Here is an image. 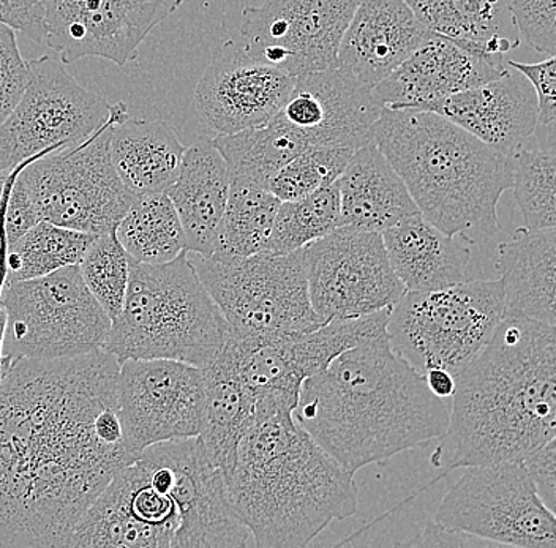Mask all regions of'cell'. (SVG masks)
I'll return each instance as SVG.
<instances>
[{"label": "cell", "mask_w": 556, "mask_h": 548, "mask_svg": "<svg viewBox=\"0 0 556 548\" xmlns=\"http://www.w3.org/2000/svg\"><path fill=\"white\" fill-rule=\"evenodd\" d=\"M426 378L427 387L437 397L451 400L455 392V377L444 369H429L424 373Z\"/></svg>", "instance_id": "cell-45"}, {"label": "cell", "mask_w": 556, "mask_h": 548, "mask_svg": "<svg viewBox=\"0 0 556 548\" xmlns=\"http://www.w3.org/2000/svg\"><path fill=\"white\" fill-rule=\"evenodd\" d=\"M507 68L500 55L430 30L426 40L374 90L378 102L389 110L433 111L447 97L493 81Z\"/></svg>", "instance_id": "cell-21"}, {"label": "cell", "mask_w": 556, "mask_h": 548, "mask_svg": "<svg viewBox=\"0 0 556 548\" xmlns=\"http://www.w3.org/2000/svg\"><path fill=\"white\" fill-rule=\"evenodd\" d=\"M119 369L104 349L13 360L0 383V547L64 548L93 499L138 456L97 433L100 412L116 405Z\"/></svg>", "instance_id": "cell-1"}, {"label": "cell", "mask_w": 556, "mask_h": 548, "mask_svg": "<svg viewBox=\"0 0 556 548\" xmlns=\"http://www.w3.org/2000/svg\"><path fill=\"white\" fill-rule=\"evenodd\" d=\"M29 82V64L17 48L16 33L0 24V125L15 110Z\"/></svg>", "instance_id": "cell-40"}, {"label": "cell", "mask_w": 556, "mask_h": 548, "mask_svg": "<svg viewBox=\"0 0 556 548\" xmlns=\"http://www.w3.org/2000/svg\"><path fill=\"white\" fill-rule=\"evenodd\" d=\"M433 113L514 157L538 128V100L525 76L507 68L485 85L447 97Z\"/></svg>", "instance_id": "cell-22"}, {"label": "cell", "mask_w": 556, "mask_h": 548, "mask_svg": "<svg viewBox=\"0 0 556 548\" xmlns=\"http://www.w3.org/2000/svg\"><path fill=\"white\" fill-rule=\"evenodd\" d=\"M13 360L7 356L0 357V383H2L5 374L9 373L10 367H12Z\"/></svg>", "instance_id": "cell-46"}, {"label": "cell", "mask_w": 556, "mask_h": 548, "mask_svg": "<svg viewBox=\"0 0 556 548\" xmlns=\"http://www.w3.org/2000/svg\"><path fill=\"white\" fill-rule=\"evenodd\" d=\"M97 234L40 220L7 250V283L38 279L78 266Z\"/></svg>", "instance_id": "cell-34"}, {"label": "cell", "mask_w": 556, "mask_h": 548, "mask_svg": "<svg viewBox=\"0 0 556 548\" xmlns=\"http://www.w3.org/2000/svg\"><path fill=\"white\" fill-rule=\"evenodd\" d=\"M78 266L87 290L108 317H117L130 282L131 258L117 241L116 232L97 235Z\"/></svg>", "instance_id": "cell-37"}, {"label": "cell", "mask_w": 556, "mask_h": 548, "mask_svg": "<svg viewBox=\"0 0 556 548\" xmlns=\"http://www.w3.org/2000/svg\"><path fill=\"white\" fill-rule=\"evenodd\" d=\"M429 34L405 0H361L340 41L337 67L375 88Z\"/></svg>", "instance_id": "cell-23"}, {"label": "cell", "mask_w": 556, "mask_h": 548, "mask_svg": "<svg viewBox=\"0 0 556 548\" xmlns=\"http://www.w3.org/2000/svg\"><path fill=\"white\" fill-rule=\"evenodd\" d=\"M384 106L374 88L329 67L294 76V86L276 116L293 128L307 149H357L374 142Z\"/></svg>", "instance_id": "cell-18"}, {"label": "cell", "mask_w": 556, "mask_h": 548, "mask_svg": "<svg viewBox=\"0 0 556 548\" xmlns=\"http://www.w3.org/2000/svg\"><path fill=\"white\" fill-rule=\"evenodd\" d=\"M2 356L64 359L103 349L111 318L87 290L79 266L38 279L7 283Z\"/></svg>", "instance_id": "cell-10"}, {"label": "cell", "mask_w": 556, "mask_h": 548, "mask_svg": "<svg viewBox=\"0 0 556 548\" xmlns=\"http://www.w3.org/2000/svg\"><path fill=\"white\" fill-rule=\"evenodd\" d=\"M392 270L406 291H434L467 280L472 239L447 234L422 214L381 232Z\"/></svg>", "instance_id": "cell-24"}, {"label": "cell", "mask_w": 556, "mask_h": 548, "mask_svg": "<svg viewBox=\"0 0 556 548\" xmlns=\"http://www.w3.org/2000/svg\"><path fill=\"white\" fill-rule=\"evenodd\" d=\"M228 336L220 308L186 252L163 265L131 262L124 307L103 349L117 360L172 359L203 369Z\"/></svg>", "instance_id": "cell-6"}, {"label": "cell", "mask_w": 556, "mask_h": 548, "mask_svg": "<svg viewBox=\"0 0 556 548\" xmlns=\"http://www.w3.org/2000/svg\"><path fill=\"white\" fill-rule=\"evenodd\" d=\"M504 294V317L556 328L555 228L521 227L496 252Z\"/></svg>", "instance_id": "cell-25"}, {"label": "cell", "mask_w": 556, "mask_h": 548, "mask_svg": "<svg viewBox=\"0 0 556 548\" xmlns=\"http://www.w3.org/2000/svg\"><path fill=\"white\" fill-rule=\"evenodd\" d=\"M507 65L528 79L536 93L539 125H552L556 119V62L555 55L538 62V64H521L507 61Z\"/></svg>", "instance_id": "cell-41"}, {"label": "cell", "mask_w": 556, "mask_h": 548, "mask_svg": "<svg viewBox=\"0 0 556 548\" xmlns=\"http://www.w3.org/2000/svg\"><path fill=\"white\" fill-rule=\"evenodd\" d=\"M114 232L131 262L144 265L173 262L187 250L179 215L165 192L137 197Z\"/></svg>", "instance_id": "cell-32"}, {"label": "cell", "mask_w": 556, "mask_h": 548, "mask_svg": "<svg viewBox=\"0 0 556 548\" xmlns=\"http://www.w3.org/2000/svg\"><path fill=\"white\" fill-rule=\"evenodd\" d=\"M47 43L64 65L100 58L124 67L184 0H41Z\"/></svg>", "instance_id": "cell-17"}, {"label": "cell", "mask_w": 556, "mask_h": 548, "mask_svg": "<svg viewBox=\"0 0 556 548\" xmlns=\"http://www.w3.org/2000/svg\"><path fill=\"white\" fill-rule=\"evenodd\" d=\"M374 142L434 227L469 239L471 232H498L500 197L513 189L514 157L433 111L384 107Z\"/></svg>", "instance_id": "cell-5"}, {"label": "cell", "mask_w": 556, "mask_h": 548, "mask_svg": "<svg viewBox=\"0 0 556 548\" xmlns=\"http://www.w3.org/2000/svg\"><path fill=\"white\" fill-rule=\"evenodd\" d=\"M450 426L432 463L444 470L521 460L556 435V328L506 319L455 374Z\"/></svg>", "instance_id": "cell-3"}, {"label": "cell", "mask_w": 556, "mask_h": 548, "mask_svg": "<svg viewBox=\"0 0 556 548\" xmlns=\"http://www.w3.org/2000/svg\"><path fill=\"white\" fill-rule=\"evenodd\" d=\"M337 187L340 227L382 232L419 213L402 177L375 142L354 152Z\"/></svg>", "instance_id": "cell-27"}, {"label": "cell", "mask_w": 556, "mask_h": 548, "mask_svg": "<svg viewBox=\"0 0 556 548\" xmlns=\"http://www.w3.org/2000/svg\"><path fill=\"white\" fill-rule=\"evenodd\" d=\"M391 307L365 317L330 319L315 331L269 342L243 343L226 336L243 383L255 398V415L293 412L302 383L339 354L386 334Z\"/></svg>", "instance_id": "cell-13"}, {"label": "cell", "mask_w": 556, "mask_h": 548, "mask_svg": "<svg viewBox=\"0 0 556 548\" xmlns=\"http://www.w3.org/2000/svg\"><path fill=\"white\" fill-rule=\"evenodd\" d=\"M187 256L220 308L229 339L269 342L325 324L312 307L304 248L290 253L261 250L242 259L191 252Z\"/></svg>", "instance_id": "cell-7"}, {"label": "cell", "mask_w": 556, "mask_h": 548, "mask_svg": "<svg viewBox=\"0 0 556 548\" xmlns=\"http://www.w3.org/2000/svg\"><path fill=\"white\" fill-rule=\"evenodd\" d=\"M434 523L498 546L555 548L556 517L521 460L468 467L444 496Z\"/></svg>", "instance_id": "cell-11"}, {"label": "cell", "mask_w": 556, "mask_h": 548, "mask_svg": "<svg viewBox=\"0 0 556 548\" xmlns=\"http://www.w3.org/2000/svg\"><path fill=\"white\" fill-rule=\"evenodd\" d=\"M556 154L551 148H520L514 155L513 189L525 227H556Z\"/></svg>", "instance_id": "cell-36"}, {"label": "cell", "mask_w": 556, "mask_h": 548, "mask_svg": "<svg viewBox=\"0 0 556 548\" xmlns=\"http://www.w3.org/2000/svg\"><path fill=\"white\" fill-rule=\"evenodd\" d=\"M281 201L263 187L229 177V195L212 256L242 259L266 247Z\"/></svg>", "instance_id": "cell-33"}, {"label": "cell", "mask_w": 556, "mask_h": 548, "mask_svg": "<svg viewBox=\"0 0 556 548\" xmlns=\"http://www.w3.org/2000/svg\"><path fill=\"white\" fill-rule=\"evenodd\" d=\"M116 407L128 453L200 436L203 370L172 359L124 360L117 374Z\"/></svg>", "instance_id": "cell-15"}, {"label": "cell", "mask_w": 556, "mask_h": 548, "mask_svg": "<svg viewBox=\"0 0 556 548\" xmlns=\"http://www.w3.org/2000/svg\"><path fill=\"white\" fill-rule=\"evenodd\" d=\"M544 505L556 509V443L551 439L521 459Z\"/></svg>", "instance_id": "cell-43"}, {"label": "cell", "mask_w": 556, "mask_h": 548, "mask_svg": "<svg viewBox=\"0 0 556 548\" xmlns=\"http://www.w3.org/2000/svg\"><path fill=\"white\" fill-rule=\"evenodd\" d=\"M504 317L500 280H464L443 290L406 291L391 307L389 342L420 374H457L490 342Z\"/></svg>", "instance_id": "cell-8"}, {"label": "cell", "mask_w": 556, "mask_h": 548, "mask_svg": "<svg viewBox=\"0 0 556 548\" xmlns=\"http://www.w3.org/2000/svg\"><path fill=\"white\" fill-rule=\"evenodd\" d=\"M225 482L258 548L311 546L330 523L357 512L354 474L313 442L293 412L255 415Z\"/></svg>", "instance_id": "cell-4"}, {"label": "cell", "mask_w": 556, "mask_h": 548, "mask_svg": "<svg viewBox=\"0 0 556 548\" xmlns=\"http://www.w3.org/2000/svg\"><path fill=\"white\" fill-rule=\"evenodd\" d=\"M361 0H264L242 10L247 53L291 76L336 67Z\"/></svg>", "instance_id": "cell-16"}, {"label": "cell", "mask_w": 556, "mask_h": 548, "mask_svg": "<svg viewBox=\"0 0 556 548\" xmlns=\"http://www.w3.org/2000/svg\"><path fill=\"white\" fill-rule=\"evenodd\" d=\"M127 117V105L114 103L110 117L85 141L24 166L40 220L97 235L116 230L137 200L122 183L110 157L111 130Z\"/></svg>", "instance_id": "cell-9"}, {"label": "cell", "mask_w": 556, "mask_h": 548, "mask_svg": "<svg viewBox=\"0 0 556 548\" xmlns=\"http://www.w3.org/2000/svg\"><path fill=\"white\" fill-rule=\"evenodd\" d=\"M351 149L312 148L295 155L270 179L269 192L283 203L332 186L353 158Z\"/></svg>", "instance_id": "cell-38"}, {"label": "cell", "mask_w": 556, "mask_h": 548, "mask_svg": "<svg viewBox=\"0 0 556 548\" xmlns=\"http://www.w3.org/2000/svg\"><path fill=\"white\" fill-rule=\"evenodd\" d=\"M416 18L440 34L504 58L520 47L510 16L513 0H405Z\"/></svg>", "instance_id": "cell-30"}, {"label": "cell", "mask_w": 556, "mask_h": 548, "mask_svg": "<svg viewBox=\"0 0 556 548\" xmlns=\"http://www.w3.org/2000/svg\"><path fill=\"white\" fill-rule=\"evenodd\" d=\"M339 227L340 196L336 182L311 195L280 203L264 250L276 253L295 252L316 239L325 238Z\"/></svg>", "instance_id": "cell-35"}, {"label": "cell", "mask_w": 556, "mask_h": 548, "mask_svg": "<svg viewBox=\"0 0 556 548\" xmlns=\"http://www.w3.org/2000/svg\"><path fill=\"white\" fill-rule=\"evenodd\" d=\"M293 86L294 76L256 61L243 43L225 41L194 89V111L208 130L238 133L269 123Z\"/></svg>", "instance_id": "cell-19"}, {"label": "cell", "mask_w": 556, "mask_h": 548, "mask_svg": "<svg viewBox=\"0 0 556 548\" xmlns=\"http://www.w3.org/2000/svg\"><path fill=\"white\" fill-rule=\"evenodd\" d=\"M212 141L225 158L231 179L245 180L267 190L270 179L288 162L307 151L302 138L277 116L238 133L217 135Z\"/></svg>", "instance_id": "cell-31"}, {"label": "cell", "mask_w": 556, "mask_h": 548, "mask_svg": "<svg viewBox=\"0 0 556 548\" xmlns=\"http://www.w3.org/2000/svg\"><path fill=\"white\" fill-rule=\"evenodd\" d=\"M166 195L179 215L187 252L211 256L229 195V169L214 141L201 138L186 149Z\"/></svg>", "instance_id": "cell-26"}, {"label": "cell", "mask_w": 556, "mask_h": 548, "mask_svg": "<svg viewBox=\"0 0 556 548\" xmlns=\"http://www.w3.org/2000/svg\"><path fill=\"white\" fill-rule=\"evenodd\" d=\"M27 163L29 162L21 163L12 169H0V221L5 217L7 209H9L17 189H20L21 180H23L21 173H23Z\"/></svg>", "instance_id": "cell-44"}, {"label": "cell", "mask_w": 556, "mask_h": 548, "mask_svg": "<svg viewBox=\"0 0 556 548\" xmlns=\"http://www.w3.org/2000/svg\"><path fill=\"white\" fill-rule=\"evenodd\" d=\"M0 24L12 27L15 33L43 43L47 36L45 10L41 0H0Z\"/></svg>", "instance_id": "cell-42"}, {"label": "cell", "mask_w": 556, "mask_h": 548, "mask_svg": "<svg viewBox=\"0 0 556 548\" xmlns=\"http://www.w3.org/2000/svg\"><path fill=\"white\" fill-rule=\"evenodd\" d=\"M510 16L533 50L548 58L556 54V0H513Z\"/></svg>", "instance_id": "cell-39"}, {"label": "cell", "mask_w": 556, "mask_h": 548, "mask_svg": "<svg viewBox=\"0 0 556 548\" xmlns=\"http://www.w3.org/2000/svg\"><path fill=\"white\" fill-rule=\"evenodd\" d=\"M156 444L172 468L169 495L179 513L172 548L249 546L252 534L232 508L224 473L200 436Z\"/></svg>", "instance_id": "cell-20"}, {"label": "cell", "mask_w": 556, "mask_h": 548, "mask_svg": "<svg viewBox=\"0 0 556 548\" xmlns=\"http://www.w3.org/2000/svg\"><path fill=\"white\" fill-rule=\"evenodd\" d=\"M304 258L312 307L325 322L384 310L406 293L381 232L339 227L305 245Z\"/></svg>", "instance_id": "cell-14"}, {"label": "cell", "mask_w": 556, "mask_h": 548, "mask_svg": "<svg viewBox=\"0 0 556 548\" xmlns=\"http://www.w3.org/2000/svg\"><path fill=\"white\" fill-rule=\"evenodd\" d=\"M451 405L427 387L388 332L339 354L299 392L293 418L351 474L446 435Z\"/></svg>", "instance_id": "cell-2"}, {"label": "cell", "mask_w": 556, "mask_h": 548, "mask_svg": "<svg viewBox=\"0 0 556 548\" xmlns=\"http://www.w3.org/2000/svg\"><path fill=\"white\" fill-rule=\"evenodd\" d=\"M204 415L200 439L225 479L235 468L239 443L255 419V398L243 383L229 346L204 366Z\"/></svg>", "instance_id": "cell-28"}, {"label": "cell", "mask_w": 556, "mask_h": 548, "mask_svg": "<svg viewBox=\"0 0 556 548\" xmlns=\"http://www.w3.org/2000/svg\"><path fill=\"white\" fill-rule=\"evenodd\" d=\"M27 64L26 90L0 125V169L72 148L111 114L110 103L83 88L58 59L41 55Z\"/></svg>", "instance_id": "cell-12"}, {"label": "cell", "mask_w": 556, "mask_h": 548, "mask_svg": "<svg viewBox=\"0 0 556 548\" xmlns=\"http://www.w3.org/2000/svg\"><path fill=\"white\" fill-rule=\"evenodd\" d=\"M186 149L165 120L127 117L111 130V163L137 197L166 192L179 173Z\"/></svg>", "instance_id": "cell-29"}]
</instances>
